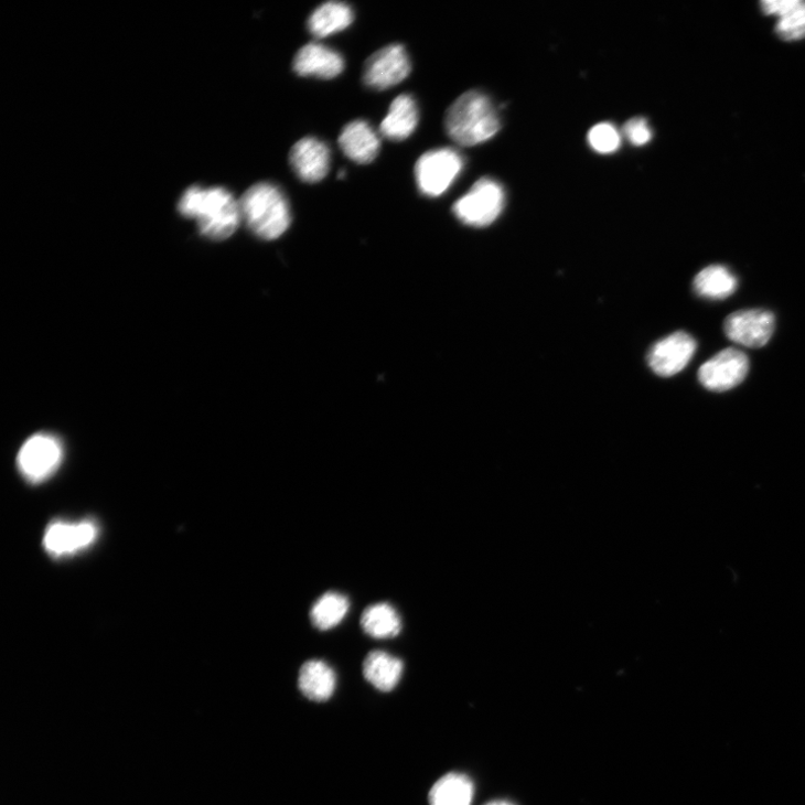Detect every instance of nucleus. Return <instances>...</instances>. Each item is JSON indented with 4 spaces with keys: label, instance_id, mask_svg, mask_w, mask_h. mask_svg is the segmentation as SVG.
Here are the masks:
<instances>
[{
    "label": "nucleus",
    "instance_id": "nucleus-1",
    "mask_svg": "<svg viewBox=\"0 0 805 805\" xmlns=\"http://www.w3.org/2000/svg\"><path fill=\"white\" fill-rule=\"evenodd\" d=\"M180 213L196 222L202 236L211 240H225L242 222L239 201L223 187L192 186L182 195Z\"/></svg>",
    "mask_w": 805,
    "mask_h": 805
},
{
    "label": "nucleus",
    "instance_id": "nucleus-2",
    "mask_svg": "<svg viewBox=\"0 0 805 805\" xmlns=\"http://www.w3.org/2000/svg\"><path fill=\"white\" fill-rule=\"evenodd\" d=\"M446 129L454 142L474 146L496 136L501 130V120L489 96L480 92H469L449 108Z\"/></svg>",
    "mask_w": 805,
    "mask_h": 805
},
{
    "label": "nucleus",
    "instance_id": "nucleus-3",
    "mask_svg": "<svg viewBox=\"0 0 805 805\" xmlns=\"http://www.w3.org/2000/svg\"><path fill=\"white\" fill-rule=\"evenodd\" d=\"M242 221L259 238L275 240L291 225V211L283 192L271 183L250 187L239 200Z\"/></svg>",
    "mask_w": 805,
    "mask_h": 805
},
{
    "label": "nucleus",
    "instance_id": "nucleus-4",
    "mask_svg": "<svg viewBox=\"0 0 805 805\" xmlns=\"http://www.w3.org/2000/svg\"><path fill=\"white\" fill-rule=\"evenodd\" d=\"M504 205L505 192L502 185L492 179H481L455 202L453 213L465 225L485 227L498 218Z\"/></svg>",
    "mask_w": 805,
    "mask_h": 805
},
{
    "label": "nucleus",
    "instance_id": "nucleus-5",
    "mask_svg": "<svg viewBox=\"0 0 805 805\" xmlns=\"http://www.w3.org/2000/svg\"><path fill=\"white\" fill-rule=\"evenodd\" d=\"M463 158L454 149L441 148L426 152L416 165V181L421 194L443 195L463 170Z\"/></svg>",
    "mask_w": 805,
    "mask_h": 805
},
{
    "label": "nucleus",
    "instance_id": "nucleus-6",
    "mask_svg": "<svg viewBox=\"0 0 805 805\" xmlns=\"http://www.w3.org/2000/svg\"><path fill=\"white\" fill-rule=\"evenodd\" d=\"M63 458L64 447L57 437L51 433H37L22 446L18 465L21 474L37 485L58 470Z\"/></svg>",
    "mask_w": 805,
    "mask_h": 805
},
{
    "label": "nucleus",
    "instance_id": "nucleus-7",
    "mask_svg": "<svg viewBox=\"0 0 805 805\" xmlns=\"http://www.w3.org/2000/svg\"><path fill=\"white\" fill-rule=\"evenodd\" d=\"M411 61L405 46L391 44L376 53L364 67V84L374 90H387L405 80L411 73Z\"/></svg>",
    "mask_w": 805,
    "mask_h": 805
},
{
    "label": "nucleus",
    "instance_id": "nucleus-8",
    "mask_svg": "<svg viewBox=\"0 0 805 805\" xmlns=\"http://www.w3.org/2000/svg\"><path fill=\"white\" fill-rule=\"evenodd\" d=\"M748 356L736 348L723 350L701 365L698 378L711 391H727L739 386L748 376Z\"/></svg>",
    "mask_w": 805,
    "mask_h": 805
},
{
    "label": "nucleus",
    "instance_id": "nucleus-9",
    "mask_svg": "<svg viewBox=\"0 0 805 805\" xmlns=\"http://www.w3.org/2000/svg\"><path fill=\"white\" fill-rule=\"evenodd\" d=\"M775 316L763 309L741 310L730 314L723 322L727 336L745 347L761 348L773 336Z\"/></svg>",
    "mask_w": 805,
    "mask_h": 805
},
{
    "label": "nucleus",
    "instance_id": "nucleus-10",
    "mask_svg": "<svg viewBox=\"0 0 805 805\" xmlns=\"http://www.w3.org/2000/svg\"><path fill=\"white\" fill-rule=\"evenodd\" d=\"M98 525L93 520L55 522L44 536V548L55 557L72 555L90 547L98 538Z\"/></svg>",
    "mask_w": 805,
    "mask_h": 805
},
{
    "label": "nucleus",
    "instance_id": "nucleus-11",
    "mask_svg": "<svg viewBox=\"0 0 805 805\" xmlns=\"http://www.w3.org/2000/svg\"><path fill=\"white\" fill-rule=\"evenodd\" d=\"M290 165L304 183L314 184L324 180L331 170V150L325 142L307 137L299 140L289 154Z\"/></svg>",
    "mask_w": 805,
    "mask_h": 805
},
{
    "label": "nucleus",
    "instance_id": "nucleus-12",
    "mask_svg": "<svg viewBox=\"0 0 805 805\" xmlns=\"http://www.w3.org/2000/svg\"><path fill=\"white\" fill-rule=\"evenodd\" d=\"M696 350L697 343L689 334L677 332L652 348L648 363L657 375L675 376L689 364Z\"/></svg>",
    "mask_w": 805,
    "mask_h": 805
},
{
    "label": "nucleus",
    "instance_id": "nucleus-13",
    "mask_svg": "<svg viewBox=\"0 0 805 805\" xmlns=\"http://www.w3.org/2000/svg\"><path fill=\"white\" fill-rule=\"evenodd\" d=\"M344 68L345 61L339 52L318 43L301 47L293 60V69L300 76L331 79L342 74Z\"/></svg>",
    "mask_w": 805,
    "mask_h": 805
},
{
    "label": "nucleus",
    "instance_id": "nucleus-14",
    "mask_svg": "<svg viewBox=\"0 0 805 805\" xmlns=\"http://www.w3.org/2000/svg\"><path fill=\"white\" fill-rule=\"evenodd\" d=\"M343 152L357 164H369L380 149V140L375 130L366 121L356 120L348 124L340 136Z\"/></svg>",
    "mask_w": 805,
    "mask_h": 805
},
{
    "label": "nucleus",
    "instance_id": "nucleus-15",
    "mask_svg": "<svg viewBox=\"0 0 805 805\" xmlns=\"http://www.w3.org/2000/svg\"><path fill=\"white\" fill-rule=\"evenodd\" d=\"M419 125V109L412 96H398L390 105L380 124L383 137L390 141H402L414 135Z\"/></svg>",
    "mask_w": 805,
    "mask_h": 805
},
{
    "label": "nucleus",
    "instance_id": "nucleus-16",
    "mask_svg": "<svg viewBox=\"0 0 805 805\" xmlns=\"http://www.w3.org/2000/svg\"><path fill=\"white\" fill-rule=\"evenodd\" d=\"M766 15L779 19L775 32L784 41L805 39L804 0H766L761 4Z\"/></svg>",
    "mask_w": 805,
    "mask_h": 805
},
{
    "label": "nucleus",
    "instance_id": "nucleus-17",
    "mask_svg": "<svg viewBox=\"0 0 805 805\" xmlns=\"http://www.w3.org/2000/svg\"><path fill=\"white\" fill-rule=\"evenodd\" d=\"M336 683L335 672L321 661L307 662L299 672V688L313 701L329 700L336 689Z\"/></svg>",
    "mask_w": 805,
    "mask_h": 805
},
{
    "label": "nucleus",
    "instance_id": "nucleus-18",
    "mask_svg": "<svg viewBox=\"0 0 805 805\" xmlns=\"http://www.w3.org/2000/svg\"><path fill=\"white\" fill-rule=\"evenodd\" d=\"M354 12L345 3L330 2L318 8L308 21L309 32L316 39L337 34L352 25Z\"/></svg>",
    "mask_w": 805,
    "mask_h": 805
},
{
    "label": "nucleus",
    "instance_id": "nucleus-19",
    "mask_svg": "<svg viewBox=\"0 0 805 805\" xmlns=\"http://www.w3.org/2000/svg\"><path fill=\"white\" fill-rule=\"evenodd\" d=\"M405 665L380 651L372 652L365 659L363 673L368 683L380 691H390L399 683Z\"/></svg>",
    "mask_w": 805,
    "mask_h": 805
},
{
    "label": "nucleus",
    "instance_id": "nucleus-20",
    "mask_svg": "<svg viewBox=\"0 0 805 805\" xmlns=\"http://www.w3.org/2000/svg\"><path fill=\"white\" fill-rule=\"evenodd\" d=\"M738 278L723 266H709L701 270L694 280L696 293L710 300H722L731 297L738 289Z\"/></svg>",
    "mask_w": 805,
    "mask_h": 805
},
{
    "label": "nucleus",
    "instance_id": "nucleus-21",
    "mask_svg": "<svg viewBox=\"0 0 805 805\" xmlns=\"http://www.w3.org/2000/svg\"><path fill=\"white\" fill-rule=\"evenodd\" d=\"M473 792V783L468 776L450 773L433 785L429 799L431 805H471Z\"/></svg>",
    "mask_w": 805,
    "mask_h": 805
},
{
    "label": "nucleus",
    "instance_id": "nucleus-22",
    "mask_svg": "<svg viewBox=\"0 0 805 805\" xmlns=\"http://www.w3.org/2000/svg\"><path fill=\"white\" fill-rule=\"evenodd\" d=\"M361 624L366 634L376 638L394 637L401 630L400 616L388 603H377L366 608Z\"/></svg>",
    "mask_w": 805,
    "mask_h": 805
},
{
    "label": "nucleus",
    "instance_id": "nucleus-23",
    "mask_svg": "<svg viewBox=\"0 0 805 805\" xmlns=\"http://www.w3.org/2000/svg\"><path fill=\"white\" fill-rule=\"evenodd\" d=\"M350 600L339 592H328L320 597L311 608L310 619L320 631L337 626L350 611Z\"/></svg>",
    "mask_w": 805,
    "mask_h": 805
},
{
    "label": "nucleus",
    "instance_id": "nucleus-24",
    "mask_svg": "<svg viewBox=\"0 0 805 805\" xmlns=\"http://www.w3.org/2000/svg\"><path fill=\"white\" fill-rule=\"evenodd\" d=\"M590 146L600 153H611L619 149L621 137L616 128L608 122L594 126L588 136Z\"/></svg>",
    "mask_w": 805,
    "mask_h": 805
},
{
    "label": "nucleus",
    "instance_id": "nucleus-25",
    "mask_svg": "<svg viewBox=\"0 0 805 805\" xmlns=\"http://www.w3.org/2000/svg\"><path fill=\"white\" fill-rule=\"evenodd\" d=\"M624 135L627 140L635 146L648 143L653 138L652 129L646 119L633 118L629 120L624 128Z\"/></svg>",
    "mask_w": 805,
    "mask_h": 805
},
{
    "label": "nucleus",
    "instance_id": "nucleus-26",
    "mask_svg": "<svg viewBox=\"0 0 805 805\" xmlns=\"http://www.w3.org/2000/svg\"><path fill=\"white\" fill-rule=\"evenodd\" d=\"M487 805H514V804L511 803V802H507V801H495V802H492V803H490Z\"/></svg>",
    "mask_w": 805,
    "mask_h": 805
}]
</instances>
